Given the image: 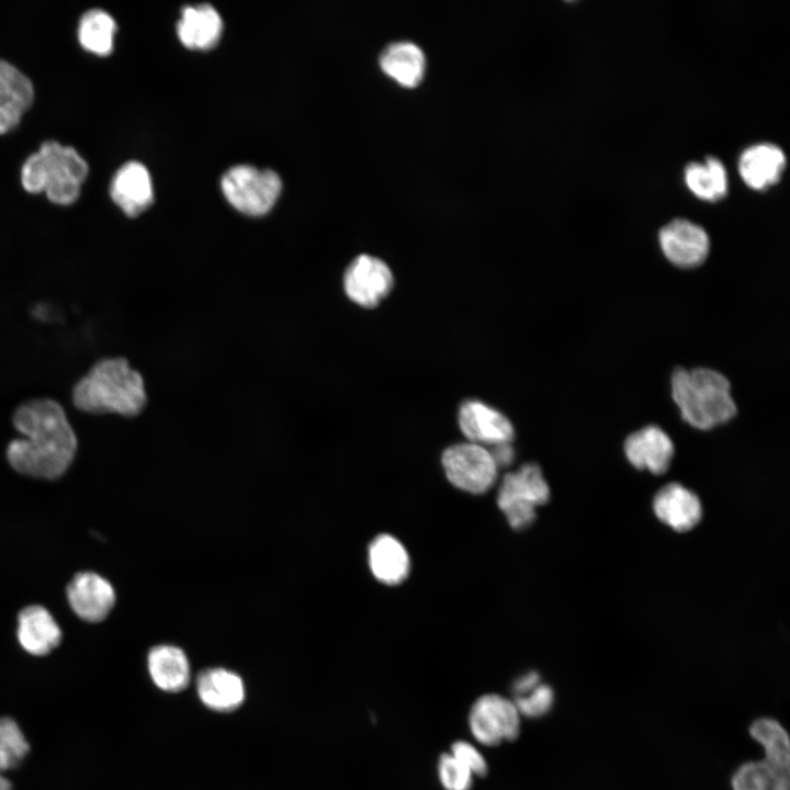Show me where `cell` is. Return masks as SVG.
I'll list each match as a JSON object with an SVG mask.
<instances>
[{"label":"cell","mask_w":790,"mask_h":790,"mask_svg":"<svg viewBox=\"0 0 790 790\" xmlns=\"http://www.w3.org/2000/svg\"><path fill=\"white\" fill-rule=\"evenodd\" d=\"M653 511L658 520L678 532L693 529L702 518L700 498L680 483H669L653 498Z\"/></svg>","instance_id":"obj_14"},{"label":"cell","mask_w":790,"mask_h":790,"mask_svg":"<svg viewBox=\"0 0 790 790\" xmlns=\"http://www.w3.org/2000/svg\"><path fill=\"white\" fill-rule=\"evenodd\" d=\"M512 701L520 715L540 718L551 710L554 702V692L549 685L539 684L531 691L515 697Z\"/></svg>","instance_id":"obj_30"},{"label":"cell","mask_w":790,"mask_h":790,"mask_svg":"<svg viewBox=\"0 0 790 790\" xmlns=\"http://www.w3.org/2000/svg\"><path fill=\"white\" fill-rule=\"evenodd\" d=\"M751 736L764 748V757L790 767V741L785 727L775 719L760 718L749 726Z\"/></svg>","instance_id":"obj_27"},{"label":"cell","mask_w":790,"mask_h":790,"mask_svg":"<svg viewBox=\"0 0 790 790\" xmlns=\"http://www.w3.org/2000/svg\"><path fill=\"white\" fill-rule=\"evenodd\" d=\"M12 421L22 437L8 445L10 465L36 478L61 476L77 451V437L64 408L52 398H32L15 409Z\"/></svg>","instance_id":"obj_1"},{"label":"cell","mask_w":790,"mask_h":790,"mask_svg":"<svg viewBox=\"0 0 790 790\" xmlns=\"http://www.w3.org/2000/svg\"><path fill=\"white\" fill-rule=\"evenodd\" d=\"M381 69L404 87H416L426 70L422 49L410 41L393 42L385 46L379 57Z\"/></svg>","instance_id":"obj_21"},{"label":"cell","mask_w":790,"mask_h":790,"mask_svg":"<svg viewBox=\"0 0 790 790\" xmlns=\"http://www.w3.org/2000/svg\"><path fill=\"white\" fill-rule=\"evenodd\" d=\"M222 30L219 13L207 3L184 7L177 24L181 43L191 49L212 48L217 44Z\"/></svg>","instance_id":"obj_19"},{"label":"cell","mask_w":790,"mask_h":790,"mask_svg":"<svg viewBox=\"0 0 790 790\" xmlns=\"http://www.w3.org/2000/svg\"><path fill=\"white\" fill-rule=\"evenodd\" d=\"M459 426L470 442L499 445L515 436L510 420L500 411L478 400H466L459 410Z\"/></svg>","instance_id":"obj_13"},{"label":"cell","mask_w":790,"mask_h":790,"mask_svg":"<svg viewBox=\"0 0 790 790\" xmlns=\"http://www.w3.org/2000/svg\"><path fill=\"white\" fill-rule=\"evenodd\" d=\"M196 690L201 701L215 711H233L245 699L242 679L225 668H210L202 672L196 680Z\"/></svg>","instance_id":"obj_18"},{"label":"cell","mask_w":790,"mask_h":790,"mask_svg":"<svg viewBox=\"0 0 790 790\" xmlns=\"http://www.w3.org/2000/svg\"><path fill=\"white\" fill-rule=\"evenodd\" d=\"M670 394L682 420L698 430H711L737 414L729 380L713 369H675Z\"/></svg>","instance_id":"obj_3"},{"label":"cell","mask_w":790,"mask_h":790,"mask_svg":"<svg viewBox=\"0 0 790 790\" xmlns=\"http://www.w3.org/2000/svg\"><path fill=\"white\" fill-rule=\"evenodd\" d=\"M441 462L450 483L472 494L487 492L497 476L489 450L476 443L463 442L447 448Z\"/></svg>","instance_id":"obj_7"},{"label":"cell","mask_w":790,"mask_h":790,"mask_svg":"<svg viewBox=\"0 0 790 790\" xmlns=\"http://www.w3.org/2000/svg\"><path fill=\"white\" fill-rule=\"evenodd\" d=\"M549 499L550 487L540 466L527 463L503 478L497 504L510 527L520 530L534 521L537 507Z\"/></svg>","instance_id":"obj_5"},{"label":"cell","mask_w":790,"mask_h":790,"mask_svg":"<svg viewBox=\"0 0 790 790\" xmlns=\"http://www.w3.org/2000/svg\"><path fill=\"white\" fill-rule=\"evenodd\" d=\"M147 667L154 684L163 691L177 692L190 680V665L184 652L173 645H157L147 657Z\"/></svg>","instance_id":"obj_22"},{"label":"cell","mask_w":790,"mask_h":790,"mask_svg":"<svg viewBox=\"0 0 790 790\" xmlns=\"http://www.w3.org/2000/svg\"><path fill=\"white\" fill-rule=\"evenodd\" d=\"M394 278L388 266L381 259L360 255L345 270L343 291L359 306L375 307L392 291Z\"/></svg>","instance_id":"obj_9"},{"label":"cell","mask_w":790,"mask_h":790,"mask_svg":"<svg viewBox=\"0 0 790 790\" xmlns=\"http://www.w3.org/2000/svg\"><path fill=\"white\" fill-rule=\"evenodd\" d=\"M520 718L512 700L497 693H486L472 704L469 726L478 743L497 746L519 736Z\"/></svg>","instance_id":"obj_8"},{"label":"cell","mask_w":790,"mask_h":790,"mask_svg":"<svg viewBox=\"0 0 790 790\" xmlns=\"http://www.w3.org/2000/svg\"><path fill=\"white\" fill-rule=\"evenodd\" d=\"M438 775L444 790H471L473 774L450 753L440 756Z\"/></svg>","instance_id":"obj_29"},{"label":"cell","mask_w":790,"mask_h":790,"mask_svg":"<svg viewBox=\"0 0 790 790\" xmlns=\"http://www.w3.org/2000/svg\"><path fill=\"white\" fill-rule=\"evenodd\" d=\"M29 751L30 744L18 722L0 716V771L18 767Z\"/></svg>","instance_id":"obj_28"},{"label":"cell","mask_w":790,"mask_h":790,"mask_svg":"<svg viewBox=\"0 0 790 790\" xmlns=\"http://www.w3.org/2000/svg\"><path fill=\"white\" fill-rule=\"evenodd\" d=\"M75 406L91 414H119L134 417L147 404L142 374L123 357L95 362L75 385Z\"/></svg>","instance_id":"obj_2"},{"label":"cell","mask_w":790,"mask_h":790,"mask_svg":"<svg viewBox=\"0 0 790 790\" xmlns=\"http://www.w3.org/2000/svg\"><path fill=\"white\" fill-rule=\"evenodd\" d=\"M72 611L87 622L104 620L115 603V591L108 579L94 572L76 574L67 586Z\"/></svg>","instance_id":"obj_12"},{"label":"cell","mask_w":790,"mask_h":790,"mask_svg":"<svg viewBox=\"0 0 790 790\" xmlns=\"http://www.w3.org/2000/svg\"><path fill=\"white\" fill-rule=\"evenodd\" d=\"M623 451L635 469L661 475L672 464L675 445L665 430L656 425H647L625 438Z\"/></svg>","instance_id":"obj_11"},{"label":"cell","mask_w":790,"mask_h":790,"mask_svg":"<svg viewBox=\"0 0 790 790\" xmlns=\"http://www.w3.org/2000/svg\"><path fill=\"white\" fill-rule=\"evenodd\" d=\"M18 622L19 643L31 655H46L61 641V630L45 607H25L19 613Z\"/></svg>","instance_id":"obj_17"},{"label":"cell","mask_w":790,"mask_h":790,"mask_svg":"<svg viewBox=\"0 0 790 790\" xmlns=\"http://www.w3.org/2000/svg\"><path fill=\"white\" fill-rule=\"evenodd\" d=\"M450 754L463 764L473 776L484 777L488 771L487 761L484 756L469 742H454L451 746Z\"/></svg>","instance_id":"obj_31"},{"label":"cell","mask_w":790,"mask_h":790,"mask_svg":"<svg viewBox=\"0 0 790 790\" xmlns=\"http://www.w3.org/2000/svg\"><path fill=\"white\" fill-rule=\"evenodd\" d=\"M110 194L129 217H136L153 203L154 191L147 168L138 161L124 163L114 174Z\"/></svg>","instance_id":"obj_15"},{"label":"cell","mask_w":790,"mask_h":790,"mask_svg":"<svg viewBox=\"0 0 790 790\" xmlns=\"http://www.w3.org/2000/svg\"><path fill=\"white\" fill-rule=\"evenodd\" d=\"M733 790H790V767L768 758L743 764L731 780Z\"/></svg>","instance_id":"obj_24"},{"label":"cell","mask_w":790,"mask_h":790,"mask_svg":"<svg viewBox=\"0 0 790 790\" xmlns=\"http://www.w3.org/2000/svg\"><path fill=\"white\" fill-rule=\"evenodd\" d=\"M221 185L227 201L237 211L250 216L268 213L282 189L276 172L249 165H238L228 169L222 178Z\"/></svg>","instance_id":"obj_6"},{"label":"cell","mask_w":790,"mask_h":790,"mask_svg":"<svg viewBox=\"0 0 790 790\" xmlns=\"http://www.w3.org/2000/svg\"><path fill=\"white\" fill-rule=\"evenodd\" d=\"M0 790H12L10 780L0 771Z\"/></svg>","instance_id":"obj_34"},{"label":"cell","mask_w":790,"mask_h":790,"mask_svg":"<svg viewBox=\"0 0 790 790\" xmlns=\"http://www.w3.org/2000/svg\"><path fill=\"white\" fill-rule=\"evenodd\" d=\"M489 452L494 459L497 469L499 466L509 465L514 459V450L509 445V443L495 445L494 450Z\"/></svg>","instance_id":"obj_33"},{"label":"cell","mask_w":790,"mask_h":790,"mask_svg":"<svg viewBox=\"0 0 790 790\" xmlns=\"http://www.w3.org/2000/svg\"><path fill=\"white\" fill-rule=\"evenodd\" d=\"M685 180L693 194L707 201H718L727 192L726 171L714 157H708L704 165L689 163L685 169Z\"/></svg>","instance_id":"obj_25"},{"label":"cell","mask_w":790,"mask_h":790,"mask_svg":"<svg viewBox=\"0 0 790 790\" xmlns=\"http://www.w3.org/2000/svg\"><path fill=\"white\" fill-rule=\"evenodd\" d=\"M88 171L76 149L46 140L23 163L21 183L30 193L44 192L52 203L70 205L79 198Z\"/></svg>","instance_id":"obj_4"},{"label":"cell","mask_w":790,"mask_h":790,"mask_svg":"<svg viewBox=\"0 0 790 790\" xmlns=\"http://www.w3.org/2000/svg\"><path fill=\"white\" fill-rule=\"evenodd\" d=\"M786 166L783 151L770 143L757 144L743 151L740 173L747 185L764 190L779 181Z\"/></svg>","instance_id":"obj_20"},{"label":"cell","mask_w":790,"mask_h":790,"mask_svg":"<svg viewBox=\"0 0 790 790\" xmlns=\"http://www.w3.org/2000/svg\"><path fill=\"white\" fill-rule=\"evenodd\" d=\"M116 23L101 9L87 11L79 21L78 40L88 52L98 56H106L113 50Z\"/></svg>","instance_id":"obj_26"},{"label":"cell","mask_w":790,"mask_h":790,"mask_svg":"<svg viewBox=\"0 0 790 790\" xmlns=\"http://www.w3.org/2000/svg\"><path fill=\"white\" fill-rule=\"evenodd\" d=\"M33 100L31 80L16 67L0 59V134L18 126Z\"/></svg>","instance_id":"obj_16"},{"label":"cell","mask_w":790,"mask_h":790,"mask_svg":"<svg viewBox=\"0 0 790 790\" xmlns=\"http://www.w3.org/2000/svg\"><path fill=\"white\" fill-rule=\"evenodd\" d=\"M540 684V676L535 672L527 673L519 677L514 684L515 697L524 695L534 689Z\"/></svg>","instance_id":"obj_32"},{"label":"cell","mask_w":790,"mask_h":790,"mask_svg":"<svg viewBox=\"0 0 790 790\" xmlns=\"http://www.w3.org/2000/svg\"><path fill=\"white\" fill-rule=\"evenodd\" d=\"M659 247L665 258L681 269L701 266L710 252V239L698 224L677 218L663 226L658 234Z\"/></svg>","instance_id":"obj_10"},{"label":"cell","mask_w":790,"mask_h":790,"mask_svg":"<svg viewBox=\"0 0 790 790\" xmlns=\"http://www.w3.org/2000/svg\"><path fill=\"white\" fill-rule=\"evenodd\" d=\"M369 564L374 577L397 585L408 575L410 563L403 544L390 534L377 535L369 546Z\"/></svg>","instance_id":"obj_23"}]
</instances>
